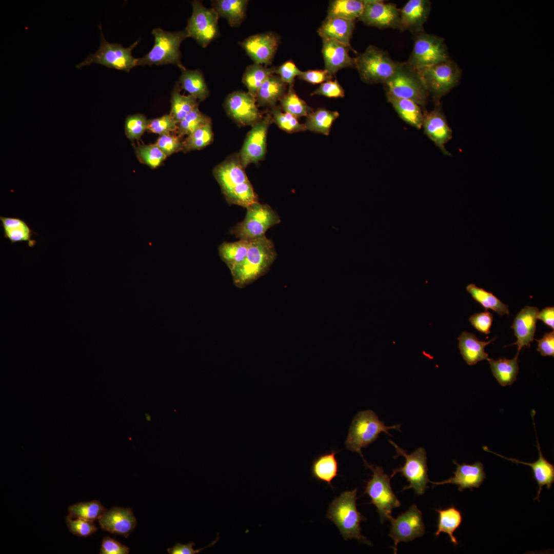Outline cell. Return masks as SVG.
Returning <instances> with one entry per match:
<instances>
[{
	"instance_id": "obj_28",
	"label": "cell",
	"mask_w": 554,
	"mask_h": 554,
	"mask_svg": "<svg viewBox=\"0 0 554 554\" xmlns=\"http://www.w3.org/2000/svg\"><path fill=\"white\" fill-rule=\"evenodd\" d=\"M494 340L495 338L489 341H481L475 334L463 331L458 338V347L461 355L467 364L474 365L481 361L489 359L488 354L485 351V348Z\"/></svg>"
},
{
	"instance_id": "obj_43",
	"label": "cell",
	"mask_w": 554,
	"mask_h": 554,
	"mask_svg": "<svg viewBox=\"0 0 554 554\" xmlns=\"http://www.w3.org/2000/svg\"><path fill=\"white\" fill-rule=\"evenodd\" d=\"M222 192L227 201L230 204L237 205L247 208L258 202L257 195L249 181L236 185Z\"/></svg>"
},
{
	"instance_id": "obj_21",
	"label": "cell",
	"mask_w": 554,
	"mask_h": 554,
	"mask_svg": "<svg viewBox=\"0 0 554 554\" xmlns=\"http://www.w3.org/2000/svg\"><path fill=\"white\" fill-rule=\"evenodd\" d=\"M453 462L456 465V470L453 472V477L441 482H429L435 485L455 484L458 486V490L460 491L466 489L472 491L473 488H479L486 478L483 464L481 462H476L472 464L465 463L460 464L455 460H453Z\"/></svg>"
},
{
	"instance_id": "obj_7",
	"label": "cell",
	"mask_w": 554,
	"mask_h": 554,
	"mask_svg": "<svg viewBox=\"0 0 554 554\" xmlns=\"http://www.w3.org/2000/svg\"><path fill=\"white\" fill-rule=\"evenodd\" d=\"M98 28L101 34L99 48L77 64L76 66L77 69L97 64L109 68L129 72L137 66L138 58L133 56L132 51L138 44L140 39L125 48L120 44L107 42L102 32L101 23Z\"/></svg>"
},
{
	"instance_id": "obj_36",
	"label": "cell",
	"mask_w": 554,
	"mask_h": 554,
	"mask_svg": "<svg viewBox=\"0 0 554 554\" xmlns=\"http://www.w3.org/2000/svg\"><path fill=\"white\" fill-rule=\"evenodd\" d=\"M248 3L247 0H219L214 2V9L231 26L237 27L245 18Z\"/></svg>"
},
{
	"instance_id": "obj_16",
	"label": "cell",
	"mask_w": 554,
	"mask_h": 554,
	"mask_svg": "<svg viewBox=\"0 0 554 554\" xmlns=\"http://www.w3.org/2000/svg\"><path fill=\"white\" fill-rule=\"evenodd\" d=\"M272 117L267 114L253 125L248 134L240 153L243 168L262 160L266 153L267 133Z\"/></svg>"
},
{
	"instance_id": "obj_60",
	"label": "cell",
	"mask_w": 554,
	"mask_h": 554,
	"mask_svg": "<svg viewBox=\"0 0 554 554\" xmlns=\"http://www.w3.org/2000/svg\"><path fill=\"white\" fill-rule=\"evenodd\" d=\"M538 342L537 351L543 356H554V332L545 333Z\"/></svg>"
},
{
	"instance_id": "obj_50",
	"label": "cell",
	"mask_w": 554,
	"mask_h": 554,
	"mask_svg": "<svg viewBox=\"0 0 554 554\" xmlns=\"http://www.w3.org/2000/svg\"><path fill=\"white\" fill-rule=\"evenodd\" d=\"M148 121L145 115L138 113L128 116L125 121V133L130 140L139 139L147 130Z\"/></svg>"
},
{
	"instance_id": "obj_39",
	"label": "cell",
	"mask_w": 554,
	"mask_h": 554,
	"mask_svg": "<svg viewBox=\"0 0 554 554\" xmlns=\"http://www.w3.org/2000/svg\"><path fill=\"white\" fill-rule=\"evenodd\" d=\"M467 291L472 298L479 303L485 310L491 309L500 315H509L508 305L503 303L492 293L474 284H469L466 287Z\"/></svg>"
},
{
	"instance_id": "obj_25",
	"label": "cell",
	"mask_w": 554,
	"mask_h": 554,
	"mask_svg": "<svg viewBox=\"0 0 554 554\" xmlns=\"http://www.w3.org/2000/svg\"><path fill=\"white\" fill-rule=\"evenodd\" d=\"M537 443L539 458L537 461L533 463H526L515 458L505 457L490 450L487 446H483V449L487 452L493 453L516 464L526 465L531 467L533 472V478L538 486V494L534 500H538L540 501L539 498L543 486H546V488L550 489L554 482V466L543 456L537 437Z\"/></svg>"
},
{
	"instance_id": "obj_52",
	"label": "cell",
	"mask_w": 554,
	"mask_h": 554,
	"mask_svg": "<svg viewBox=\"0 0 554 554\" xmlns=\"http://www.w3.org/2000/svg\"><path fill=\"white\" fill-rule=\"evenodd\" d=\"M66 522L69 531L78 537L89 536L97 529L93 522L78 518L72 519L68 516L66 518Z\"/></svg>"
},
{
	"instance_id": "obj_8",
	"label": "cell",
	"mask_w": 554,
	"mask_h": 554,
	"mask_svg": "<svg viewBox=\"0 0 554 554\" xmlns=\"http://www.w3.org/2000/svg\"><path fill=\"white\" fill-rule=\"evenodd\" d=\"M386 94L412 101L423 108L429 96L416 71L406 62L401 64L395 74L384 84Z\"/></svg>"
},
{
	"instance_id": "obj_10",
	"label": "cell",
	"mask_w": 554,
	"mask_h": 554,
	"mask_svg": "<svg viewBox=\"0 0 554 554\" xmlns=\"http://www.w3.org/2000/svg\"><path fill=\"white\" fill-rule=\"evenodd\" d=\"M246 209L244 219L230 230L240 240L251 241L265 236L269 228L281 221L278 213L267 204L257 202Z\"/></svg>"
},
{
	"instance_id": "obj_22",
	"label": "cell",
	"mask_w": 554,
	"mask_h": 554,
	"mask_svg": "<svg viewBox=\"0 0 554 554\" xmlns=\"http://www.w3.org/2000/svg\"><path fill=\"white\" fill-rule=\"evenodd\" d=\"M98 522L104 530L126 538L137 524L136 518L130 508L116 506L107 510L98 520Z\"/></svg>"
},
{
	"instance_id": "obj_47",
	"label": "cell",
	"mask_w": 554,
	"mask_h": 554,
	"mask_svg": "<svg viewBox=\"0 0 554 554\" xmlns=\"http://www.w3.org/2000/svg\"><path fill=\"white\" fill-rule=\"evenodd\" d=\"M212 139L213 133L210 123L198 128L188 135L183 142V150L189 151L201 149L209 145Z\"/></svg>"
},
{
	"instance_id": "obj_13",
	"label": "cell",
	"mask_w": 554,
	"mask_h": 554,
	"mask_svg": "<svg viewBox=\"0 0 554 554\" xmlns=\"http://www.w3.org/2000/svg\"><path fill=\"white\" fill-rule=\"evenodd\" d=\"M192 13L185 29L188 37H192L198 44L205 48L218 34L219 15L214 9H208L201 1L191 3Z\"/></svg>"
},
{
	"instance_id": "obj_42",
	"label": "cell",
	"mask_w": 554,
	"mask_h": 554,
	"mask_svg": "<svg viewBox=\"0 0 554 554\" xmlns=\"http://www.w3.org/2000/svg\"><path fill=\"white\" fill-rule=\"evenodd\" d=\"M274 67L267 68L254 63L248 66L244 73L242 81L248 92L254 96L263 83L275 71Z\"/></svg>"
},
{
	"instance_id": "obj_58",
	"label": "cell",
	"mask_w": 554,
	"mask_h": 554,
	"mask_svg": "<svg viewBox=\"0 0 554 554\" xmlns=\"http://www.w3.org/2000/svg\"><path fill=\"white\" fill-rule=\"evenodd\" d=\"M327 71L324 70H311L302 71L299 78L312 84L323 83L331 80L332 78Z\"/></svg>"
},
{
	"instance_id": "obj_41",
	"label": "cell",
	"mask_w": 554,
	"mask_h": 554,
	"mask_svg": "<svg viewBox=\"0 0 554 554\" xmlns=\"http://www.w3.org/2000/svg\"><path fill=\"white\" fill-rule=\"evenodd\" d=\"M197 99L190 95L181 94L179 84L174 87L171 97V109L169 115L179 123L188 113L198 106Z\"/></svg>"
},
{
	"instance_id": "obj_57",
	"label": "cell",
	"mask_w": 554,
	"mask_h": 554,
	"mask_svg": "<svg viewBox=\"0 0 554 554\" xmlns=\"http://www.w3.org/2000/svg\"><path fill=\"white\" fill-rule=\"evenodd\" d=\"M130 549L114 539L109 537H104L100 553L101 554H128Z\"/></svg>"
},
{
	"instance_id": "obj_55",
	"label": "cell",
	"mask_w": 554,
	"mask_h": 554,
	"mask_svg": "<svg viewBox=\"0 0 554 554\" xmlns=\"http://www.w3.org/2000/svg\"><path fill=\"white\" fill-rule=\"evenodd\" d=\"M471 325L478 331L486 334L490 332L493 314L488 311L472 314L469 318Z\"/></svg>"
},
{
	"instance_id": "obj_17",
	"label": "cell",
	"mask_w": 554,
	"mask_h": 554,
	"mask_svg": "<svg viewBox=\"0 0 554 554\" xmlns=\"http://www.w3.org/2000/svg\"><path fill=\"white\" fill-rule=\"evenodd\" d=\"M424 133L445 155L451 154L445 148L452 138V131L442 110L440 102L435 103L434 108L424 112L422 123Z\"/></svg>"
},
{
	"instance_id": "obj_61",
	"label": "cell",
	"mask_w": 554,
	"mask_h": 554,
	"mask_svg": "<svg viewBox=\"0 0 554 554\" xmlns=\"http://www.w3.org/2000/svg\"><path fill=\"white\" fill-rule=\"evenodd\" d=\"M538 320L542 321L546 325L554 329V307H547L539 311L537 314Z\"/></svg>"
},
{
	"instance_id": "obj_26",
	"label": "cell",
	"mask_w": 554,
	"mask_h": 554,
	"mask_svg": "<svg viewBox=\"0 0 554 554\" xmlns=\"http://www.w3.org/2000/svg\"><path fill=\"white\" fill-rule=\"evenodd\" d=\"M354 27L355 21L326 17L318 30V33L322 39L335 40L354 51L350 45Z\"/></svg>"
},
{
	"instance_id": "obj_49",
	"label": "cell",
	"mask_w": 554,
	"mask_h": 554,
	"mask_svg": "<svg viewBox=\"0 0 554 554\" xmlns=\"http://www.w3.org/2000/svg\"><path fill=\"white\" fill-rule=\"evenodd\" d=\"M273 117L276 124L282 130L288 133H294L306 130L305 124L299 122L298 118L293 115L282 112L279 109L272 111Z\"/></svg>"
},
{
	"instance_id": "obj_34",
	"label": "cell",
	"mask_w": 554,
	"mask_h": 554,
	"mask_svg": "<svg viewBox=\"0 0 554 554\" xmlns=\"http://www.w3.org/2000/svg\"><path fill=\"white\" fill-rule=\"evenodd\" d=\"M179 83L189 95L202 101L209 95V91L202 73L198 70L181 69Z\"/></svg>"
},
{
	"instance_id": "obj_40",
	"label": "cell",
	"mask_w": 554,
	"mask_h": 554,
	"mask_svg": "<svg viewBox=\"0 0 554 554\" xmlns=\"http://www.w3.org/2000/svg\"><path fill=\"white\" fill-rule=\"evenodd\" d=\"M363 9V1L335 0L329 4L327 17H338L355 21L360 17Z\"/></svg>"
},
{
	"instance_id": "obj_56",
	"label": "cell",
	"mask_w": 554,
	"mask_h": 554,
	"mask_svg": "<svg viewBox=\"0 0 554 554\" xmlns=\"http://www.w3.org/2000/svg\"><path fill=\"white\" fill-rule=\"evenodd\" d=\"M275 72L285 84L291 87L295 77L299 76L302 71L292 62L287 61L276 68Z\"/></svg>"
},
{
	"instance_id": "obj_53",
	"label": "cell",
	"mask_w": 554,
	"mask_h": 554,
	"mask_svg": "<svg viewBox=\"0 0 554 554\" xmlns=\"http://www.w3.org/2000/svg\"><path fill=\"white\" fill-rule=\"evenodd\" d=\"M155 144L167 156L183 150V142L179 135H160Z\"/></svg>"
},
{
	"instance_id": "obj_2",
	"label": "cell",
	"mask_w": 554,
	"mask_h": 554,
	"mask_svg": "<svg viewBox=\"0 0 554 554\" xmlns=\"http://www.w3.org/2000/svg\"><path fill=\"white\" fill-rule=\"evenodd\" d=\"M357 489L343 492L329 504L326 517L338 528L345 540L353 539L371 545L361 534L360 524L366 519L357 510Z\"/></svg>"
},
{
	"instance_id": "obj_1",
	"label": "cell",
	"mask_w": 554,
	"mask_h": 554,
	"mask_svg": "<svg viewBox=\"0 0 554 554\" xmlns=\"http://www.w3.org/2000/svg\"><path fill=\"white\" fill-rule=\"evenodd\" d=\"M276 256L273 242L266 236L250 241L244 260L231 272L234 284L243 287L262 275Z\"/></svg>"
},
{
	"instance_id": "obj_37",
	"label": "cell",
	"mask_w": 554,
	"mask_h": 554,
	"mask_svg": "<svg viewBox=\"0 0 554 554\" xmlns=\"http://www.w3.org/2000/svg\"><path fill=\"white\" fill-rule=\"evenodd\" d=\"M250 241L240 240L234 242H225L219 247V255L230 271L244 260L248 252Z\"/></svg>"
},
{
	"instance_id": "obj_20",
	"label": "cell",
	"mask_w": 554,
	"mask_h": 554,
	"mask_svg": "<svg viewBox=\"0 0 554 554\" xmlns=\"http://www.w3.org/2000/svg\"><path fill=\"white\" fill-rule=\"evenodd\" d=\"M430 9L429 1H408L400 9L398 29L417 34L423 32L424 24L428 19Z\"/></svg>"
},
{
	"instance_id": "obj_3",
	"label": "cell",
	"mask_w": 554,
	"mask_h": 554,
	"mask_svg": "<svg viewBox=\"0 0 554 554\" xmlns=\"http://www.w3.org/2000/svg\"><path fill=\"white\" fill-rule=\"evenodd\" d=\"M401 424L391 426L385 425L378 415L372 410L359 411L353 418L349 426L348 433L345 442L346 448L353 452L359 453L362 457L365 466L368 463L365 460L361 449L376 441L382 432L390 436L389 429L400 430Z\"/></svg>"
},
{
	"instance_id": "obj_6",
	"label": "cell",
	"mask_w": 554,
	"mask_h": 554,
	"mask_svg": "<svg viewBox=\"0 0 554 554\" xmlns=\"http://www.w3.org/2000/svg\"><path fill=\"white\" fill-rule=\"evenodd\" d=\"M414 70L434 103L440 102L443 96L458 85L462 73L457 63L450 59Z\"/></svg>"
},
{
	"instance_id": "obj_44",
	"label": "cell",
	"mask_w": 554,
	"mask_h": 554,
	"mask_svg": "<svg viewBox=\"0 0 554 554\" xmlns=\"http://www.w3.org/2000/svg\"><path fill=\"white\" fill-rule=\"evenodd\" d=\"M68 516L72 519L78 518L93 522L99 520L106 509L97 500L87 502H79L69 506Z\"/></svg>"
},
{
	"instance_id": "obj_14",
	"label": "cell",
	"mask_w": 554,
	"mask_h": 554,
	"mask_svg": "<svg viewBox=\"0 0 554 554\" xmlns=\"http://www.w3.org/2000/svg\"><path fill=\"white\" fill-rule=\"evenodd\" d=\"M389 520L390 530L388 536L394 541V545L391 547L394 553H397L399 543L412 541L422 537L425 533L422 513L415 504L412 505L397 518L392 517Z\"/></svg>"
},
{
	"instance_id": "obj_54",
	"label": "cell",
	"mask_w": 554,
	"mask_h": 554,
	"mask_svg": "<svg viewBox=\"0 0 554 554\" xmlns=\"http://www.w3.org/2000/svg\"><path fill=\"white\" fill-rule=\"evenodd\" d=\"M311 95H321L330 98H338L344 97L345 91L338 81L329 80L322 83Z\"/></svg>"
},
{
	"instance_id": "obj_48",
	"label": "cell",
	"mask_w": 554,
	"mask_h": 554,
	"mask_svg": "<svg viewBox=\"0 0 554 554\" xmlns=\"http://www.w3.org/2000/svg\"><path fill=\"white\" fill-rule=\"evenodd\" d=\"M135 152L140 162L153 169L159 167L167 157L155 144L138 146Z\"/></svg>"
},
{
	"instance_id": "obj_24",
	"label": "cell",
	"mask_w": 554,
	"mask_h": 554,
	"mask_svg": "<svg viewBox=\"0 0 554 554\" xmlns=\"http://www.w3.org/2000/svg\"><path fill=\"white\" fill-rule=\"evenodd\" d=\"M322 53L325 69L332 76L339 70L346 67H355V58L348 53L349 49L334 39H323Z\"/></svg>"
},
{
	"instance_id": "obj_33",
	"label": "cell",
	"mask_w": 554,
	"mask_h": 554,
	"mask_svg": "<svg viewBox=\"0 0 554 554\" xmlns=\"http://www.w3.org/2000/svg\"><path fill=\"white\" fill-rule=\"evenodd\" d=\"M519 354L517 353L512 359L501 358L497 360L490 358L487 360L494 377L502 386L510 385L517 380Z\"/></svg>"
},
{
	"instance_id": "obj_5",
	"label": "cell",
	"mask_w": 554,
	"mask_h": 554,
	"mask_svg": "<svg viewBox=\"0 0 554 554\" xmlns=\"http://www.w3.org/2000/svg\"><path fill=\"white\" fill-rule=\"evenodd\" d=\"M401 64L392 60L387 52L371 45L355 57V67L362 81L369 84H384L395 74Z\"/></svg>"
},
{
	"instance_id": "obj_23",
	"label": "cell",
	"mask_w": 554,
	"mask_h": 554,
	"mask_svg": "<svg viewBox=\"0 0 554 554\" xmlns=\"http://www.w3.org/2000/svg\"><path fill=\"white\" fill-rule=\"evenodd\" d=\"M539 311L536 307L527 306L517 314L511 327L517 338V341L512 344L517 346V353L519 354L525 346L530 347L535 339Z\"/></svg>"
},
{
	"instance_id": "obj_46",
	"label": "cell",
	"mask_w": 554,
	"mask_h": 554,
	"mask_svg": "<svg viewBox=\"0 0 554 554\" xmlns=\"http://www.w3.org/2000/svg\"><path fill=\"white\" fill-rule=\"evenodd\" d=\"M210 123L209 117L202 113L197 106L177 123V131L180 137L189 135L198 128Z\"/></svg>"
},
{
	"instance_id": "obj_4",
	"label": "cell",
	"mask_w": 554,
	"mask_h": 554,
	"mask_svg": "<svg viewBox=\"0 0 554 554\" xmlns=\"http://www.w3.org/2000/svg\"><path fill=\"white\" fill-rule=\"evenodd\" d=\"M154 44L151 50L138 58L137 65L174 64L181 69L185 68L181 62L180 50L182 42L188 37L185 30L176 32L165 31L160 28L153 29Z\"/></svg>"
},
{
	"instance_id": "obj_29",
	"label": "cell",
	"mask_w": 554,
	"mask_h": 554,
	"mask_svg": "<svg viewBox=\"0 0 554 554\" xmlns=\"http://www.w3.org/2000/svg\"><path fill=\"white\" fill-rule=\"evenodd\" d=\"M0 221L3 229L4 236L11 244L26 242L30 247L35 246L36 241L33 240V234H37L23 219L18 217L0 216Z\"/></svg>"
},
{
	"instance_id": "obj_11",
	"label": "cell",
	"mask_w": 554,
	"mask_h": 554,
	"mask_svg": "<svg viewBox=\"0 0 554 554\" xmlns=\"http://www.w3.org/2000/svg\"><path fill=\"white\" fill-rule=\"evenodd\" d=\"M389 442L395 448L397 456L394 458L403 456L405 458V462L403 466L393 470L390 476L392 478L397 473H400L409 483L405 486L403 490L412 488L417 495L423 494L428 488L427 484L430 481L428 477V467L427 466L426 451L423 447H419L410 454L406 450L399 447L391 440Z\"/></svg>"
},
{
	"instance_id": "obj_45",
	"label": "cell",
	"mask_w": 554,
	"mask_h": 554,
	"mask_svg": "<svg viewBox=\"0 0 554 554\" xmlns=\"http://www.w3.org/2000/svg\"><path fill=\"white\" fill-rule=\"evenodd\" d=\"M280 101L284 111L297 118L307 116L312 111V109L298 96L291 87H290L288 93L284 94Z\"/></svg>"
},
{
	"instance_id": "obj_32",
	"label": "cell",
	"mask_w": 554,
	"mask_h": 554,
	"mask_svg": "<svg viewBox=\"0 0 554 554\" xmlns=\"http://www.w3.org/2000/svg\"><path fill=\"white\" fill-rule=\"evenodd\" d=\"M436 510L438 513V520L437 530L434 535L437 537L442 532L446 533L454 545H458L454 532L462 523L463 517L461 511L453 505L445 509H436Z\"/></svg>"
},
{
	"instance_id": "obj_18",
	"label": "cell",
	"mask_w": 554,
	"mask_h": 554,
	"mask_svg": "<svg viewBox=\"0 0 554 554\" xmlns=\"http://www.w3.org/2000/svg\"><path fill=\"white\" fill-rule=\"evenodd\" d=\"M225 106L230 116L243 125L254 124L260 117L255 97L248 92L231 93L226 98Z\"/></svg>"
},
{
	"instance_id": "obj_30",
	"label": "cell",
	"mask_w": 554,
	"mask_h": 554,
	"mask_svg": "<svg viewBox=\"0 0 554 554\" xmlns=\"http://www.w3.org/2000/svg\"><path fill=\"white\" fill-rule=\"evenodd\" d=\"M386 98L404 122L418 129H422L424 112L420 105L409 100L388 95Z\"/></svg>"
},
{
	"instance_id": "obj_35",
	"label": "cell",
	"mask_w": 554,
	"mask_h": 554,
	"mask_svg": "<svg viewBox=\"0 0 554 554\" xmlns=\"http://www.w3.org/2000/svg\"><path fill=\"white\" fill-rule=\"evenodd\" d=\"M286 84L279 76L273 74L263 83L255 95V100L260 105L273 106L284 95Z\"/></svg>"
},
{
	"instance_id": "obj_38",
	"label": "cell",
	"mask_w": 554,
	"mask_h": 554,
	"mask_svg": "<svg viewBox=\"0 0 554 554\" xmlns=\"http://www.w3.org/2000/svg\"><path fill=\"white\" fill-rule=\"evenodd\" d=\"M339 116L337 111L319 108L307 115L305 126L311 131L328 135L334 121Z\"/></svg>"
},
{
	"instance_id": "obj_59",
	"label": "cell",
	"mask_w": 554,
	"mask_h": 554,
	"mask_svg": "<svg viewBox=\"0 0 554 554\" xmlns=\"http://www.w3.org/2000/svg\"><path fill=\"white\" fill-rule=\"evenodd\" d=\"M220 537L219 535L215 540L212 541L208 545L200 549L194 550L193 546L195 545L194 542H190L187 544L180 543H176L173 547L168 548L167 551L170 554H195L200 553L202 550L209 547H213L219 541Z\"/></svg>"
},
{
	"instance_id": "obj_51",
	"label": "cell",
	"mask_w": 554,
	"mask_h": 554,
	"mask_svg": "<svg viewBox=\"0 0 554 554\" xmlns=\"http://www.w3.org/2000/svg\"><path fill=\"white\" fill-rule=\"evenodd\" d=\"M177 129V123L169 114L148 121L147 130L154 133L169 134Z\"/></svg>"
},
{
	"instance_id": "obj_15",
	"label": "cell",
	"mask_w": 554,
	"mask_h": 554,
	"mask_svg": "<svg viewBox=\"0 0 554 554\" xmlns=\"http://www.w3.org/2000/svg\"><path fill=\"white\" fill-rule=\"evenodd\" d=\"M363 2L360 21L379 28H399L400 9L395 4L380 0H364Z\"/></svg>"
},
{
	"instance_id": "obj_62",
	"label": "cell",
	"mask_w": 554,
	"mask_h": 554,
	"mask_svg": "<svg viewBox=\"0 0 554 554\" xmlns=\"http://www.w3.org/2000/svg\"><path fill=\"white\" fill-rule=\"evenodd\" d=\"M145 417H146V419L147 421H151V417L148 413L145 414Z\"/></svg>"
},
{
	"instance_id": "obj_19",
	"label": "cell",
	"mask_w": 554,
	"mask_h": 554,
	"mask_svg": "<svg viewBox=\"0 0 554 554\" xmlns=\"http://www.w3.org/2000/svg\"><path fill=\"white\" fill-rule=\"evenodd\" d=\"M278 37L271 33L258 34L249 36L242 43V46L254 63H271L278 46Z\"/></svg>"
},
{
	"instance_id": "obj_9",
	"label": "cell",
	"mask_w": 554,
	"mask_h": 554,
	"mask_svg": "<svg viewBox=\"0 0 554 554\" xmlns=\"http://www.w3.org/2000/svg\"><path fill=\"white\" fill-rule=\"evenodd\" d=\"M366 468L373 471L372 478L366 482L364 493L371 499L370 504L377 508L380 521L383 523L391 517L392 511L399 507L401 502L394 493L391 485V478L384 473L382 467L368 465Z\"/></svg>"
},
{
	"instance_id": "obj_12",
	"label": "cell",
	"mask_w": 554,
	"mask_h": 554,
	"mask_svg": "<svg viewBox=\"0 0 554 554\" xmlns=\"http://www.w3.org/2000/svg\"><path fill=\"white\" fill-rule=\"evenodd\" d=\"M444 39L424 32L416 36L407 64L414 69L436 65L449 60Z\"/></svg>"
},
{
	"instance_id": "obj_27",
	"label": "cell",
	"mask_w": 554,
	"mask_h": 554,
	"mask_svg": "<svg viewBox=\"0 0 554 554\" xmlns=\"http://www.w3.org/2000/svg\"><path fill=\"white\" fill-rule=\"evenodd\" d=\"M213 174L222 191L249 181L239 157L221 163L214 169Z\"/></svg>"
},
{
	"instance_id": "obj_31",
	"label": "cell",
	"mask_w": 554,
	"mask_h": 554,
	"mask_svg": "<svg viewBox=\"0 0 554 554\" xmlns=\"http://www.w3.org/2000/svg\"><path fill=\"white\" fill-rule=\"evenodd\" d=\"M338 452L332 450L316 457L312 464V477L331 485L332 481L338 476L339 463L336 458Z\"/></svg>"
}]
</instances>
